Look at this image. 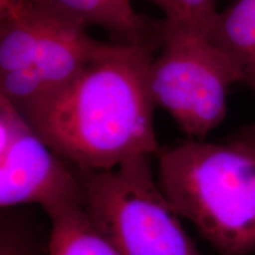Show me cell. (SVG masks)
<instances>
[{
	"label": "cell",
	"instance_id": "obj_1",
	"mask_svg": "<svg viewBox=\"0 0 255 255\" xmlns=\"http://www.w3.org/2000/svg\"><path fill=\"white\" fill-rule=\"evenodd\" d=\"M154 52L115 43L62 87L17 109L78 170H111L137 156H154L161 149L149 88Z\"/></svg>",
	"mask_w": 255,
	"mask_h": 255
},
{
	"label": "cell",
	"instance_id": "obj_2",
	"mask_svg": "<svg viewBox=\"0 0 255 255\" xmlns=\"http://www.w3.org/2000/svg\"><path fill=\"white\" fill-rule=\"evenodd\" d=\"M157 181L182 219L221 255L255 253V149L187 139L157 154Z\"/></svg>",
	"mask_w": 255,
	"mask_h": 255
},
{
	"label": "cell",
	"instance_id": "obj_3",
	"mask_svg": "<svg viewBox=\"0 0 255 255\" xmlns=\"http://www.w3.org/2000/svg\"><path fill=\"white\" fill-rule=\"evenodd\" d=\"M77 171L83 206L120 255H201L159 187L151 156L111 170Z\"/></svg>",
	"mask_w": 255,
	"mask_h": 255
},
{
	"label": "cell",
	"instance_id": "obj_4",
	"mask_svg": "<svg viewBox=\"0 0 255 255\" xmlns=\"http://www.w3.org/2000/svg\"><path fill=\"white\" fill-rule=\"evenodd\" d=\"M238 82L237 66L206 32L162 20L149 88L155 107L167 111L189 139L202 141L225 120L228 90Z\"/></svg>",
	"mask_w": 255,
	"mask_h": 255
},
{
	"label": "cell",
	"instance_id": "obj_5",
	"mask_svg": "<svg viewBox=\"0 0 255 255\" xmlns=\"http://www.w3.org/2000/svg\"><path fill=\"white\" fill-rule=\"evenodd\" d=\"M83 203L78 171L56 154L11 102L0 96V207L49 212Z\"/></svg>",
	"mask_w": 255,
	"mask_h": 255
},
{
	"label": "cell",
	"instance_id": "obj_6",
	"mask_svg": "<svg viewBox=\"0 0 255 255\" xmlns=\"http://www.w3.org/2000/svg\"><path fill=\"white\" fill-rule=\"evenodd\" d=\"M114 45L96 40L88 30L52 15L31 65L0 75V96L20 109L62 87Z\"/></svg>",
	"mask_w": 255,
	"mask_h": 255
},
{
	"label": "cell",
	"instance_id": "obj_7",
	"mask_svg": "<svg viewBox=\"0 0 255 255\" xmlns=\"http://www.w3.org/2000/svg\"><path fill=\"white\" fill-rule=\"evenodd\" d=\"M53 17L88 30L101 27L116 44L159 49L162 20H152L132 7L131 0H25Z\"/></svg>",
	"mask_w": 255,
	"mask_h": 255
},
{
	"label": "cell",
	"instance_id": "obj_8",
	"mask_svg": "<svg viewBox=\"0 0 255 255\" xmlns=\"http://www.w3.org/2000/svg\"><path fill=\"white\" fill-rule=\"evenodd\" d=\"M207 36L237 66L255 95V0H235L218 12Z\"/></svg>",
	"mask_w": 255,
	"mask_h": 255
},
{
	"label": "cell",
	"instance_id": "obj_9",
	"mask_svg": "<svg viewBox=\"0 0 255 255\" xmlns=\"http://www.w3.org/2000/svg\"><path fill=\"white\" fill-rule=\"evenodd\" d=\"M50 220L47 255H120L98 231L83 203L46 212Z\"/></svg>",
	"mask_w": 255,
	"mask_h": 255
},
{
	"label": "cell",
	"instance_id": "obj_10",
	"mask_svg": "<svg viewBox=\"0 0 255 255\" xmlns=\"http://www.w3.org/2000/svg\"><path fill=\"white\" fill-rule=\"evenodd\" d=\"M164 19L208 32L216 13V0H165Z\"/></svg>",
	"mask_w": 255,
	"mask_h": 255
},
{
	"label": "cell",
	"instance_id": "obj_11",
	"mask_svg": "<svg viewBox=\"0 0 255 255\" xmlns=\"http://www.w3.org/2000/svg\"><path fill=\"white\" fill-rule=\"evenodd\" d=\"M0 255H38L36 238L23 218L14 214L2 215Z\"/></svg>",
	"mask_w": 255,
	"mask_h": 255
},
{
	"label": "cell",
	"instance_id": "obj_12",
	"mask_svg": "<svg viewBox=\"0 0 255 255\" xmlns=\"http://www.w3.org/2000/svg\"><path fill=\"white\" fill-rule=\"evenodd\" d=\"M232 139L245 143V144L250 145L252 148L255 149V121L253 123L248 124V126L244 127L242 129L239 130V131L233 136Z\"/></svg>",
	"mask_w": 255,
	"mask_h": 255
},
{
	"label": "cell",
	"instance_id": "obj_13",
	"mask_svg": "<svg viewBox=\"0 0 255 255\" xmlns=\"http://www.w3.org/2000/svg\"><path fill=\"white\" fill-rule=\"evenodd\" d=\"M23 1L24 0H0V19L14 13Z\"/></svg>",
	"mask_w": 255,
	"mask_h": 255
},
{
	"label": "cell",
	"instance_id": "obj_14",
	"mask_svg": "<svg viewBox=\"0 0 255 255\" xmlns=\"http://www.w3.org/2000/svg\"><path fill=\"white\" fill-rule=\"evenodd\" d=\"M149 1L154 2L156 6H158V7L164 12V9H165V0H149Z\"/></svg>",
	"mask_w": 255,
	"mask_h": 255
},
{
	"label": "cell",
	"instance_id": "obj_15",
	"mask_svg": "<svg viewBox=\"0 0 255 255\" xmlns=\"http://www.w3.org/2000/svg\"><path fill=\"white\" fill-rule=\"evenodd\" d=\"M253 255H255V253H254V254H253Z\"/></svg>",
	"mask_w": 255,
	"mask_h": 255
}]
</instances>
